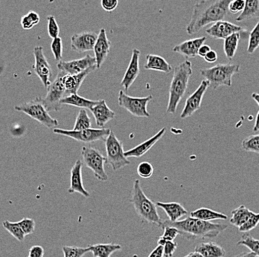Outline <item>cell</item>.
I'll use <instances>...</instances> for the list:
<instances>
[{
    "instance_id": "4dcf8cb0",
    "label": "cell",
    "mask_w": 259,
    "mask_h": 257,
    "mask_svg": "<svg viewBox=\"0 0 259 257\" xmlns=\"http://www.w3.org/2000/svg\"><path fill=\"white\" fill-rule=\"evenodd\" d=\"M253 214L254 212L249 211L245 206L241 205L239 208L233 210V212H232V217L230 220V223L236 228H239Z\"/></svg>"
},
{
    "instance_id": "1f68e13d",
    "label": "cell",
    "mask_w": 259,
    "mask_h": 257,
    "mask_svg": "<svg viewBox=\"0 0 259 257\" xmlns=\"http://www.w3.org/2000/svg\"><path fill=\"white\" fill-rule=\"evenodd\" d=\"M241 39L240 32L234 33L224 39V51L226 58L229 61H232L238 50V44Z\"/></svg>"
},
{
    "instance_id": "b9f144b4",
    "label": "cell",
    "mask_w": 259,
    "mask_h": 257,
    "mask_svg": "<svg viewBox=\"0 0 259 257\" xmlns=\"http://www.w3.org/2000/svg\"><path fill=\"white\" fill-rule=\"evenodd\" d=\"M63 49L64 48H63V41L61 37H58L57 38L52 39L51 50L55 61L58 62H60L62 60Z\"/></svg>"
},
{
    "instance_id": "d6a6232c",
    "label": "cell",
    "mask_w": 259,
    "mask_h": 257,
    "mask_svg": "<svg viewBox=\"0 0 259 257\" xmlns=\"http://www.w3.org/2000/svg\"><path fill=\"white\" fill-rule=\"evenodd\" d=\"M3 226L12 236H14L19 242H23L25 240L26 235L22 231L18 222H9V220H5L3 222Z\"/></svg>"
},
{
    "instance_id": "680465c9",
    "label": "cell",
    "mask_w": 259,
    "mask_h": 257,
    "mask_svg": "<svg viewBox=\"0 0 259 257\" xmlns=\"http://www.w3.org/2000/svg\"><path fill=\"white\" fill-rule=\"evenodd\" d=\"M28 257H30V256H28Z\"/></svg>"
},
{
    "instance_id": "52a82bcc",
    "label": "cell",
    "mask_w": 259,
    "mask_h": 257,
    "mask_svg": "<svg viewBox=\"0 0 259 257\" xmlns=\"http://www.w3.org/2000/svg\"><path fill=\"white\" fill-rule=\"evenodd\" d=\"M105 143L107 163L114 171L121 170L131 165V162L124 155L122 142L120 141L113 131L104 140Z\"/></svg>"
},
{
    "instance_id": "816d5d0a",
    "label": "cell",
    "mask_w": 259,
    "mask_h": 257,
    "mask_svg": "<svg viewBox=\"0 0 259 257\" xmlns=\"http://www.w3.org/2000/svg\"><path fill=\"white\" fill-rule=\"evenodd\" d=\"M211 50V47H210L209 45L203 44V45H202L200 47V48H199L197 56L203 58Z\"/></svg>"
},
{
    "instance_id": "cb8c5ba5",
    "label": "cell",
    "mask_w": 259,
    "mask_h": 257,
    "mask_svg": "<svg viewBox=\"0 0 259 257\" xmlns=\"http://www.w3.org/2000/svg\"><path fill=\"white\" fill-rule=\"evenodd\" d=\"M156 206L162 208L168 216L170 222H178L185 216L188 215V211L181 204L178 202H156Z\"/></svg>"
},
{
    "instance_id": "4316f807",
    "label": "cell",
    "mask_w": 259,
    "mask_h": 257,
    "mask_svg": "<svg viewBox=\"0 0 259 257\" xmlns=\"http://www.w3.org/2000/svg\"><path fill=\"white\" fill-rule=\"evenodd\" d=\"M194 251L198 252L204 257H224L226 255L225 250L214 242H202L197 244Z\"/></svg>"
},
{
    "instance_id": "f907efd6",
    "label": "cell",
    "mask_w": 259,
    "mask_h": 257,
    "mask_svg": "<svg viewBox=\"0 0 259 257\" xmlns=\"http://www.w3.org/2000/svg\"><path fill=\"white\" fill-rule=\"evenodd\" d=\"M203 59L206 61V62L208 63V64H213V63H215L216 61L219 59V56H218L217 52L215 51H213V50H211L206 56L203 58Z\"/></svg>"
},
{
    "instance_id": "9c48e42d",
    "label": "cell",
    "mask_w": 259,
    "mask_h": 257,
    "mask_svg": "<svg viewBox=\"0 0 259 257\" xmlns=\"http://www.w3.org/2000/svg\"><path fill=\"white\" fill-rule=\"evenodd\" d=\"M153 96L144 97H131L124 91L118 93V104L121 108L127 110L130 114L137 118H149L151 114L148 111V105L152 100Z\"/></svg>"
},
{
    "instance_id": "277c9868",
    "label": "cell",
    "mask_w": 259,
    "mask_h": 257,
    "mask_svg": "<svg viewBox=\"0 0 259 257\" xmlns=\"http://www.w3.org/2000/svg\"><path fill=\"white\" fill-rule=\"evenodd\" d=\"M130 202L143 222L161 226L162 220L158 213V207L144 193L139 179H136L133 184Z\"/></svg>"
},
{
    "instance_id": "9f6ffc18",
    "label": "cell",
    "mask_w": 259,
    "mask_h": 257,
    "mask_svg": "<svg viewBox=\"0 0 259 257\" xmlns=\"http://www.w3.org/2000/svg\"><path fill=\"white\" fill-rule=\"evenodd\" d=\"M183 257H204L203 255L200 254L198 252H192V253H189V254L186 255V256Z\"/></svg>"
},
{
    "instance_id": "8992f818",
    "label": "cell",
    "mask_w": 259,
    "mask_h": 257,
    "mask_svg": "<svg viewBox=\"0 0 259 257\" xmlns=\"http://www.w3.org/2000/svg\"><path fill=\"white\" fill-rule=\"evenodd\" d=\"M14 110L25 113L48 129L55 128L59 125L58 120L50 116L42 97H37L30 101L15 106Z\"/></svg>"
},
{
    "instance_id": "11a10c76",
    "label": "cell",
    "mask_w": 259,
    "mask_h": 257,
    "mask_svg": "<svg viewBox=\"0 0 259 257\" xmlns=\"http://www.w3.org/2000/svg\"><path fill=\"white\" fill-rule=\"evenodd\" d=\"M254 132H258L259 131V111L258 114H257L256 119H255V124H254L253 129H252Z\"/></svg>"
},
{
    "instance_id": "f6af8a7d",
    "label": "cell",
    "mask_w": 259,
    "mask_h": 257,
    "mask_svg": "<svg viewBox=\"0 0 259 257\" xmlns=\"http://www.w3.org/2000/svg\"><path fill=\"white\" fill-rule=\"evenodd\" d=\"M48 21V34L52 39L57 38L59 37L60 28L57 23L56 19L54 16L50 15L47 17Z\"/></svg>"
},
{
    "instance_id": "db71d44e",
    "label": "cell",
    "mask_w": 259,
    "mask_h": 257,
    "mask_svg": "<svg viewBox=\"0 0 259 257\" xmlns=\"http://www.w3.org/2000/svg\"><path fill=\"white\" fill-rule=\"evenodd\" d=\"M234 257H256V255L253 252H248V253H241L240 254Z\"/></svg>"
},
{
    "instance_id": "7dc6e473",
    "label": "cell",
    "mask_w": 259,
    "mask_h": 257,
    "mask_svg": "<svg viewBox=\"0 0 259 257\" xmlns=\"http://www.w3.org/2000/svg\"><path fill=\"white\" fill-rule=\"evenodd\" d=\"M178 248V243L175 241H168L163 245L164 257H172Z\"/></svg>"
},
{
    "instance_id": "6da1fadb",
    "label": "cell",
    "mask_w": 259,
    "mask_h": 257,
    "mask_svg": "<svg viewBox=\"0 0 259 257\" xmlns=\"http://www.w3.org/2000/svg\"><path fill=\"white\" fill-rule=\"evenodd\" d=\"M233 0H200L194 5L192 18L186 28L189 35L216 22L224 20L229 14V6Z\"/></svg>"
},
{
    "instance_id": "ffe728a7",
    "label": "cell",
    "mask_w": 259,
    "mask_h": 257,
    "mask_svg": "<svg viewBox=\"0 0 259 257\" xmlns=\"http://www.w3.org/2000/svg\"><path fill=\"white\" fill-rule=\"evenodd\" d=\"M206 39H207V37H205V36L189 39V40L184 41V42L175 45L172 50L175 53L180 54L182 56L188 58V59L194 58L197 56L199 48L204 44Z\"/></svg>"
},
{
    "instance_id": "5b68a950",
    "label": "cell",
    "mask_w": 259,
    "mask_h": 257,
    "mask_svg": "<svg viewBox=\"0 0 259 257\" xmlns=\"http://www.w3.org/2000/svg\"><path fill=\"white\" fill-rule=\"evenodd\" d=\"M241 65L233 64H220L211 68L201 69L200 75L207 80L209 87L217 89L221 86H232V78L235 74L239 73Z\"/></svg>"
},
{
    "instance_id": "5bb4252c",
    "label": "cell",
    "mask_w": 259,
    "mask_h": 257,
    "mask_svg": "<svg viewBox=\"0 0 259 257\" xmlns=\"http://www.w3.org/2000/svg\"><path fill=\"white\" fill-rule=\"evenodd\" d=\"M96 66L95 57L87 55L84 58L70 61H60L57 65L58 70L63 71L68 75H78L89 68Z\"/></svg>"
},
{
    "instance_id": "8d00e7d4",
    "label": "cell",
    "mask_w": 259,
    "mask_h": 257,
    "mask_svg": "<svg viewBox=\"0 0 259 257\" xmlns=\"http://www.w3.org/2000/svg\"><path fill=\"white\" fill-rule=\"evenodd\" d=\"M259 47V21L249 34L248 42V54H253Z\"/></svg>"
},
{
    "instance_id": "7bdbcfd3",
    "label": "cell",
    "mask_w": 259,
    "mask_h": 257,
    "mask_svg": "<svg viewBox=\"0 0 259 257\" xmlns=\"http://www.w3.org/2000/svg\"><path fill=\"white\" fill-rule=\"evenodd\" d=\"M259 224V214H255L254 213L253 215L250 217L247 221L238 228V231L243 232V233H246L253 230L254 228H256Z\"/></svg>"
},
{
    "instance_id": "7402d4cb",
    "label": "cell",
    "mask_w": 259,
    "mask_h": 257,
    "mask_svg": "<svg viewBox=\"0 0 259 257\" xmlns=\"http://www.w3.org/2000/svg\"><path fill=\"white\" fill-rule=\"evenodd\" d=\"M165 132H166V128L163 127L155 135L151 137L149 139L146 140V141L143 142L140 144L137 145V146L133 148V149H129V150L124 152V155H125L127 158H137V159H139V158L142 157L144 155L146 154L164 136Z\"/></svg>"
},
{
    "instance_id": "681fc988",
    "label": "cell",
    "mask_w": 259,
    "mask_h": 257,
    "mask_svg": "<svg viewBox=\"0 0 259 257\" xmlns=\"http://www.w3.org/2000/svg\"><path fill=\"white\" fill-rule=\"evenodd\" d=\"M44 247L39 245H34L29 249L28 256L30 257H44Z\"/></svg>"
},
{
    "instance_id": "8fae6325",
    "label": "cell",
    "mask_w": 259,
    "mask_h": 257,
    "mask_svg": "<svg viewBox=\"0 0 259 257\" xmlns=\"http://www.w3.org/2000/svg\"><path fill=\"white\" fill-rule=\"evenodd\" d=\"M65 72L61 70H58L57 76L55 77L53 83L47 88V94L44 98V103L46 104L49 112H58L61 110V101L66 96V88H65L63 77Z\"/></svg>"
},
{
    "instance_id": "f546056e",
    "label": "cell",
    "mask_w": 259,
    "mask_h": 257,
    "mask_svg": "<svg viewBox=\"0 0 259 257\" xmlns=\"http://www.w3.org/2000/svg\"><path fill=\"white\" fill-rule=\"evenodd\" d=\"M255 18H259V0H245V7L235 20L242 22Z\"/></svg>"
},
{
    "instance_id": "7a4b0ae2",
    "label": "cell",
    "mask_w": 259,
    "mask_h": 257,
    "mask_svg": "<svg viewBox=\"0 0 259 257\" xmlns=\"http://www.w3.org/2000/svg\"><path fill=\"white\" fill-rule=\"evenodd\" d=\"M167 226L177 228L181 236L191 241L199 239H213L228 228V225L225 224H214L192 217L178 222H172L169 220L162 222L161 228Z\"/></svg>"
},
{
    "instance_id": "44dd1931",
    "label": "cell",
    "mask_w": 259,
    "mask_h": 257,
    "mask_svg": "<svg viewBox=\"0 0 259 257\" xmlns=\"http://www.w3.org/2000/svg\"><path fill=\"white\" fill-rule=\"evenodd\" d=\"M96 69H97V67L96 66H94L78 75H72L65 73L63 77V81H64L65 88H66V95L77 94L86 77Z\"/></svg>"
},
{
    "instance_id": "2e32d148",
    "label": "cell",
    "mask_w": 259,
    "mask_h": 257,
    "mask_svg": "<svg viewBox=\"0 0 259 257\" xmlns=\"http://www.w3.org/2000/svg\"><path fill=\"white\" fill-rule=\"evenodd\" d=\"M111 42L107 37L105 28H101L98 34L97 39L95 44L93 52H94L95 59H96V67L100 69L105 62L110 52Z\"/></svg>"
},
{
    "instance_id": "ee69618b",
    "label": "cell",
    "mask_w": 259,
    "mask_h": 257,
    "mask_svg": "<svg viewBox=\"0 0 259 257\" xmlns=\"http://www.w3.org/2000/svg\"><path fill=\"white\" fill-rule=\"evenodd\" d=\"M18 223L26 236L32 234L35 231V222L33 219L23 218Z\"/></svg>"
},
{
    "instance_id": "d4e9b609",
    "label": "cell",
    "mask_w": 259,
    "mask_h": 257,
    "mask_svg": "<svg viewBox=\"0 0 259 257\" xmlns=\"http://www.w3.org/2000/svg\"><path fill=\"white\" fill-rule=\"evenodd\" d=\"M144 68L147 70L157 71L168 74L173 70V68L162 57L156 55H147L146 63Z\"/></svg>"
},
{
    "instance_id": "83f0119b",
    "label": "cell",
    "mask_w": 259,
    "mask_h": 257,
    "mask_svg": "<svg viewBox=\"0 0 259 257\" xmlns=\"http://www.w3.org/2000/svg\"><path fill=\"white\" fill-rule=\"evenodd\" d=\"M88 247L93 257H110L115 252L121 250L120 244L113 243L96 244Z\"/></svg>"
},
{
    "instance_id": "f1b7e54d",
    "label": "cell",
    "mask_w": 259,
    "mask_h": 257,
    "mask_svg": "<svg viewBox=\"0 0 259 257\" xmlns=\"http://www.w3.org/2000/svg\"><path fill=\"white\" fill-rule=\"evenodd\" d=\"M190 217L203 221L227 220L228 217L225 214L212 211L209 208H201L191 212Z\"/></svg>"
},
{
    "instance_id": "74e56055",
    "label": "cell",
    "mask_w": 259,
    "mask_h": 257,
    "mask_svg": "<svg viewBox=\"0 0 259 257\" xmlns=\"http://www.w3.org/2000/svg\"><path fill=\"white\" fill-rule=\"evenodd\" d=\"M238 244L246 246L251 251L253 252L256 256L259 257V240L254 239L249 235H244L242 239L238 242Z\"/></svg>"
},
{
    "instance_id": "836d02e7",
    "label": "cell",
    "mask_w": 259,
    "mask_h": 257,
    "mask_svg": "<svg viewBox=\"0 0 259 257\" xmlns=\"http://www.w3.org/2000/svg\"><path fill=\"white\" fill-rule=\"evenodd\" d=\"M91 119L85 109L79 110L78 116L75 120L74 131L83 130V129L91 128Z\"/></svg>"
},
{
    "instance_id": "603a6c76",
    "label": "cell",
    "mask_w": 259,
    "mask_h": 257,
    "mask_svg": "<svg viewBox=\"0 0 259 257\" xmlns=\"http://www.w3.org/2000/svg\"><path fill=\"white\" fill-rule=\"evenodd\" d=\"M98 127L104 128V126L116 117V113L110 110L104 100H99L96 105L91 110Z\"/></svg>"
},
{
    "instance_id": "ba28073f",
    "label": "cell",
    "mask_w": 259,
    "mask_h": 257,
    "mask_svg": "<svg viewBox=\"0 0 259 257\" xmlns=\"http://www.w3.org/2000/svg\"><path fill=\"white\" fill-rule=\"evenodd\" d=\"M81 157L83 163L93 171L96 179L102 182L108 180V175L104 168L107 159L99 149L92 146H83L81 149Z\"/></svg>"
},
{
    "instance_id": "ac0fdd59",
    "label": "cell",
    "mask_w": 259,
    "mask_h": 257,
    "mask_svg": "<svg viewBox=\"0 0 259 257\" xmlns=\"http://www.w3.org/2000/svg\"><path fill=\"white\" fill-rule=\"evenodd\" d=\"M141 52L137 48H134L131 55V61L124 73V77L121 81V86L124 88V90L127 91L138 77L140 72V59Z\"/></svg>"
},
{
    "instance_id": "ab89813d",
    "label": "cell",
    "mask_w": 259,
    "mask_h": 257,
    "mask_svg": "<svg viewBox=\"0 0 259 257\" xmlns=\"http://www.w3.org/2000/svg\"><path fill=\"white\" fill-rule=\"evenodd\" d=\"M162 229H164L163 235L158 239V244L159 245L163 246L165 242H168V241L175 240V238L178 235H180L179 231L174 227L167 226L162 228Z\"/></svg>"
},
{
    "instance_id": "9a60e30c",
    "label": "cell",
    "mask_w": 259,
    "mask_h": 257,
    "mask_svg": "<svg viewBox=\"0 0 259 257\" xmlns=\"http://www.w3.org/2000/svg\"><path fill=\"white\" fill-rule=\"evenodd\" d=\"M98 34L93 31H83L71 37V48L79 54L93 51Z\"/></svg>"
},
{
    "instance_id": "7c38bea8",
    "label": "cell",
    "mask_w": 259,
    "mask_h": 257,
    "mask_svg": "<svg viewBox=\"0 0 259 257\" xmlns=\"http://www.w3.org/2000/svg\"><path fill=\"white\" fill-rule=\"evenodd\" d=\"M34 64L33 66L34 73L39 77L44 87L48 88L51 85L52 69L42 46L34 48Z\"/></svg>"
},
{
    "instance_id": "4fadbf2b",
    "label": "cell",
    "mask_w": 259,
    "mask_h": 257,
    "mask_svg": "<svg viewBox=\"0 0 259 257\" xmlns=\"http://www.w3.org/2000/svg\"><path fill=\"white\" fill-rule=\"evenodd\" d=\"M208 87L209 84L207 80H203L194 92L189 96L186 99L184 108L181 114V119H186L193 116L197 110H200L205 93L207 91Z\"/></svg>"
},
{
    "instance_id": "484cf974",
    "label": "cell",
    "mask_w": 259,
    "mask_h": 257,
    "mask_svg": "<svg viewBox=\"0 0 259 257\" xmlns=\"http://www.w3.org/2000/svg\"><path fill=\"white\" fill-rule=\"evenodd\" d=\"M99 100H92L78 95V94H71L65 96L61 100V105L72 106L80 109H88L91 110L95 105L98 104Z\"/></svg>"
},
{
    "instance_id": "6f0895ef",
    "label": "cell",
    "mask_w": 259,
    "mask_h": 257,
    "mask_svg": "<svg viewBox=\"0 0 259 257\" xmlns=\"http://www.w3.org/2000/svg\"><path fill=\"white\" fill-rule=\"evenodd\" d=\"M252 99H253V100H255V101L256 102V103L258 104V105L259 106V94L255 92L252 93Z\"/></svg>"
},
{
    "instance_id": "60d3db41",
    "label": "cell",
    "mask_w": 259,
    "mask_h": 257,
    "mask_svg": "<svg viewBox=\"0 0 259 257\" xmlns=\"http://www.w3.org/2000/svg\"><path fill=\"white\" fill-rule=\"evenodd\" d=\"M137 174L143 179H149L154 172V168L150 162H143L138 165L137 169Z\"/></svg>"
},
{
    "instance_id": "f5cc1de1",
    "label": "cell",
    "mask_w": 259,
    "mask_h": 257,
    "mask_svg": "<svg viewBox=\"0 0 259 257\" xmlns=\"http://www.w3.org/2000/svg\"><path fill=\"white\" fill-rule=\"evenodd\" d=\"M148 257H164L163 256V246L159 245L150 253Z\"/></svg>"
},
{
    "instance_id": "e0dca14e",
    "label": "cell",
    "mask_w": 259,
    "mask_h": 257,
    "mask_svg": "<svg viewBox=\"0 0 259 257\" xmlns=\"http://www.w3.org/2000/svg\"><path fill=\"white\" fill-rule=\"evenodd\" d=\"M243 30L244 28L241 26H237L225 20H221L213 23L206 30V33L212 38L224 39L234 33L241 32Z\"/></svg>"
},
{
    "instance_id": "c3c4849f",
    "label": "cell",
    "mask_w": 259,
    "mask_h": 257,
    "mask_svg": "<svg viewBox=\"0 0 259 257\" xmlns=\"http://www.w3.org/2000/svg\"><path fill=\"white\" fill-rule=\"evenodd\" d=\"M101 6L105 12H113L118 7V0H101Z\"/></svg>"
},
{
    "instance_id": "f35d334b",
    "label": "cell",
    "mask_w": 259,
    "mask_h": 257,
    "mask_svg": "<svg viewBox=\"0 0 259 257\" xmlns=\"http://www.w3.org/2000/svg\"><path fill=\"white\" fill-rule=\"evenodd\" d=\"M64 257H83L88 253V247H73V246H64L62 247Z\"/></svg>"
},
{
    "instance_id": "bcb514c9",
    "label": "cell",
    "mask_w": 259,
    "mask_h": 257,
    "mask_svg": "<svg viewBox=\"0 0 259 257\" xmlns=\"http://www.w3.org/2000/svg\"><path fill=\"white\" fill-rule=\"evenodd\" d=\"M245 7V0H233L229 6V12L231 14L242 12Z\"/></svg>"
},
{
    "instance_id": "30bf717a",
    "label": "cell",
    "mask_w": 259,
    "mask_h": 257,
    "mask_svg": "<svg viewBox=\"0 0 259 257\" xmlns=\"http://www.w3.org/2000/svg\"><path fill=\"white\" fill-rule=\"evenodd\" d=\"M54 133L69 137L81 143H90L103 141L107 138L111 130L108 128H88L80 131L66 130L64 129H54Z\"/></svg>"
},
{
    "instance_id": "e575fe53",
    "label": "cell",
    "mask_w": 259,
    "mask_h": 257,
    "mask_svg": "<svg viewBox=\"0 0 259 257\" xmlns=\"http://www.w3.org/2000/svg\"><path fill=\"white\" fill-rule=\"evenodd\" d=\"M241 146L246 152L259 154V134L249 135L247 138H244Z\"/></svg>"
},
{
    "instance_id": "d6986e66",
    "label": "cell",
    "mask_w": 259,
    "mask_h": 257,
    "mask_svg": "<svg viewBox=\"0 0 259 257\" xmlns=\"http://www.w3.org/2000/svg\"><path fill=\"white\" fill-rule=\"evenodd\" d=\"M82 169L83 162L80 160L76 161L75 165L71 169L70 187L68 190V193L80 194L85 198H90L91 194L84 188L83 178H82Z\"/></svg>"
},
{
    "instance_id": "3957f363",
    "label": "cell",
    "mask_w": 259,
    "mask_h": 257,
    "mask_svg": "<svg viewBox=\"0 0 259 257\" xmlns=\"http://www.w3.org/2000/svg\"><path fill=\"white\" fill-rule=\"evenodd\" d=\"M193 74L192 64L185 61L174 69L173 77L169 87V97L166 112L175 115L178 105L184 97L189 86V79Z\"/></svg>"
},
{
    "instance_id": "d590c367",
    "label": "cell",
    "mask_w": 259,
    "mask_h": 257,
    "mask_svg": "<svg viewBox=\"0 0 259 257\" xmlns=\"http://www.w3.org/2000/svg\"><path fill=\"white\" fill-rule=\"evenodd\" d=\"M40 21L39 14L35 12H30L21 18V26L24 30H30L38 24Z\"/></svg>"
}]
</instances>
